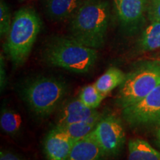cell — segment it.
Instances as JSON below:
<instances>
[{"label":"cell","mask_w":160,"mask_h":160,"mask_svg":"<svg viewBox=\"0 0 160 160\" xmlns=\"http://www.w3.org/2000/svg\"><path fill=\"white\" fill-rule=\"evenodd\" d=\"M105 0H85L71 18V37L88 47L98 49L105 42L110 21Z\"/></svg>","instance_id":"cell-1"},{"label":"cell","mask_w":160,"mask_h":160,"mask_svg":"<svg viewBox=\"0 0 160 160\" xmlns=\"http://www.w3.org/2000/svg\"><path fill=\"white\" fill-rule=\"evenodd\" d=\"M45 62L76 73H86L95 65L97 49L88 47L71 37H56L46 43L43 50Z\"/></svg>","instance_id":"cell-2"},{"label":"cell","mask_w":160,"mask_h":160,"mask_svg":"<svg viewBox=\"0 0 160 160\" xmlns=\"http://www.w3.org/2000/svg\"><path fill=\"white\" fill-rule=\"evenodd\" d=\"M41 27V19L33 9L24 8L15 13L4 51L16 67L22 65L28 58Z\"/></svg>","instance_id":"cell-3"},{"label":"cell","mask_w":160,"mask_h":160,"mask_svg":"<svg viewBox=\"0 0 160 160\" xmlns=\"http://www.w3.org/2000/svg\"><path fill=\"white\" fill-rule=\"evenodd\" d=\"M67 92V85L62 80L55 77H38L24 84L22 97L36 115L46 117L61 105Z\"/></svg>","instance_id":"cell-4"},{"label":"cell","mask_w":160,"mask_h":160,"mask_svg":"<svg viewBox=\"0 0 160 160\" xmlns=\"http://www.w3.org/2000/svg\"><path fill=\"white\" fill-rule=\"evenodd\" d=\"M160 84V60L147 61L140 64L128 74L116 99L122 109L144 99Z\"/></svg>","instance_id":"cell-5"},{"label":"cell","mask_w":160,"mask_h":160,"mask_svg":"<svg viewBox=\"0 0 160 160\" xmlns=\"http://www.w3.org/2000/svg\"><path fill=\"white\" fill-rule=\"evenodd\" d=\"M88 136L99 144L105 156H116L125 142V129L119 118L114 115L103 117Z\"/></svg>","instance_id":"cell-6"},{"label":"cell","mask_w":160,"mask_h":160,"mask_svg":"<svg viewBox=\"0 0 160 160\" xmlns=\"http://www.w3.org/2000/svg\"><path fill=\"white\" fill-rule=\"evenodd\" d=\"M122 117L132 126L160 122V84L138 102L122 109Z\"/></svg>","instance_id":"cell-7"},{"label":"cell","mask_w":160,"mask_h":160,"mask_svg":"<svg viewBox=\"0 0 160 160\" xmlns=\"http://www.w3.org/2000/svg\"><path fill=\"white\" fill-rule=\"evenodd\" d=\"M76 142L55 127L45 138L43 147L48 160H68Z\"/></svg>","instance_id":"cell-8"},{"label":"cell","mask_w":160,"mask_h":160,"mask_svg":"<svg viewBox=\"0 0 160 160\" xmlns=\"http://www.w3.org/2000/svg\"><path fill=\"white\" fill-rule=\"evenodd\" d=\"M113 5L118 19L125 28L136 27L142 19L145 0H113Z\"/></svg>","instance_id":"cell-9"},{"label":"cell","mask_w":160,"mask_h":160,"mask_svg":"<svg viewBox=\"0 0 160 160\" xmlns=\"http://www.w3.org/2000/svg\"><path fill=\"white\" fill-rule=\"evenodd\" d=\"M96 109L86 107L79 98L66 103L59 113L56 126H62L88 120L99 114Z\"/></svg>","instance_id":"cell-10"},{"label":"cell","mask_w":160,"mask_h":160,"mask_svg":"<svg viewBox=\"0 0 160 160\" xmlns=\"http://www.w3.org/2000/svg\"><path fill=\"white\" fill-rule=\"evenodd\" d=\"M82 2V0H44V8L50 19L60 22L71 18Z\"/></svg>","instance_id":"cell-11"},{"label":"cell","mask_w":160,"mask_h":160,"mask_svg":"<svg viewBox=\"0 0 160 160\" xmlns=\"http://www.w3.org/2000/svg\"><path fill=\"white\" fill-rule=\"evenodd\" d=\"M105 157L99 144L87 136L76 142L68 160H104Z\"/></svg>","instance_id":"cell-12"},{"label":"cell","mask_w":160,"mask_h":160,"mask_svg":"<svg viewBox=\"0 0 160 160\" xmlns=\"http://www.w3.org/2000/svg\"><path fill=\"white\" fill-rule=\"evenodd\" d=\"M126 74L116 67H111L98 78L94 85L104 97H107L116 88L119 87L125 81Z\"/></svg>","instance_id":"cell-13"},{"label":"cell","mask_w":160,"mask_h":160,"mask_svg":"<svg viewBox=\"0 0 160 160\" xmlns=\"http://www.w3.org/2000/svg\"><path fill=\"white\" fill-rule=\"evenodd\" d=\"M102 117V115L99 113L86 121L56 127L62 130L73 141L77 142L90 134Z\"/></svg>","instance_id":"cell-14"},{"label":"cell","mask_w":160,"mask_h":160,"mask_svg":"<svg viewBox=\"0 0 160 160\" xmlns=\"http://www.w3.org/2000/svg\"><path fill=\"white\" fill-rule=\"evenodd\" d=\"M128 160H160V152L145 140L133 139L128 142Z\"/></svg>","instance_id":"cell-15"},{"label":"cell","mask_w":160,"mask_h":160,"mask_svg":"<svg viewBox=\"0 0 160 160\" xmlns=\"http://www.w3.org/2000/svg\"><path fill=\"white\" fill-rule=\"evenodd\" d=\"M22 119L19 113L13 110L4 108L0 115V125L5 133L10 136H16L21 131Z\"/></svg>","instance_id":"cell-16"},{"label":"cell","mask_w":160,"mask_h":160,"mask_svg":"<svg viewBox=\"0 0 160 160\" xmlns=\"http://www.w3.org/2000/svg\"><path fill=\"white\" fill-rule=\"evenodd\" d=\"M139 46L145 51L160 48V22H152L146 28L139 39Z\"/></svg>","instance_id":"cell-17"},{"label":"cell","mask_w":160,"mask_h":160,"mask_svg":"<svg viewBox=\"0 0 160 160\" xmlns=\"http://www.w3.org/2000/svg\"><path fill=\"white\" fill-rule=\"evenodd\" d=\"M78 98L86 107L91 109H97L105 97L98 91L94 84H93L83 87L80 91Z\"/></svg>","instance_id":"cell-18"},{"label":"cell","mask_w":160,"mask_h":160,"mask_svg":"<svg viewBox=\"0 0 160 160\" xmlns=\"http://www.w3.org/2000/svg\"><path fill=\"white\" fill-rule=\"evenodd\" d=\"M11 14L9 6L2 0L0 2V34L5 37L8 33L12 23Z\"/></svg>","instance_id":"cell-19"},{"label":"cell","mask_w":160,"mask_h":160,"mask_svg":"<svg viewBox=\"0 0 160 160\" xmlns=\"http://www.w3.org/2000/svg\"><path fill=\"white\" fill-rule=\"evenodd\" d=\"M148 13L151 22H160V0H150Z\"/></svg>","instance_id":"cell-20"},{"label":"cell","mask_w":160,"mask_h":160,"mask_svg":"<svg viewBox=\"0 0 160 160\" xmlns=\"http://www.w3.org/2000/svg\"><path fill=\"white\" fill-rule=\"evenodd\" d=\"M6 85H7V77H6L5 61H4L2 55H1V61H0V87H1V91H3L5 89Z\"/></svg>","instance_id":"cell-21"},{"label":"cell","mask_w":160,"mask_h":160,"mask_svg":"<svg viewBox=\"0 0 160 160\" xmlns=\"http://www.w3.org/2000/svg\"><path fill=\"white\" fill-rule=\"evenodd\" d=\"M0 160H23L17 155L10 151H2L0 152Z\"/></svg>","instance_id":"cell-22"},{"label":"cell","mask_w":160,"mask_h":160,"mask_svg":"<svg viewBox=\"0 0 160 160\" xmlns=\"http://www.w3.org/2000/svg\"><path fill=\"white\" fill-rule=\"evenodd\" d=\"M157 141L158 145H159V147L160 148V127L159 128V129H158L157 133Z\"/></svg>","instance_id":"cell-23"}]
</instances>
